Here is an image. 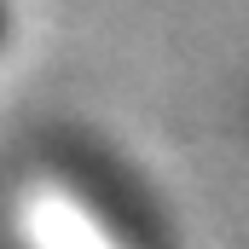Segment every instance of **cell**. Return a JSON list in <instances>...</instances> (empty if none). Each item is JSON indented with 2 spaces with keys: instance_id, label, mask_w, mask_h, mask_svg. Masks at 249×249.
I'll use <instances>...</instances> for the list:
<instances>
[{
  "instance_id": "obj_1",
  "label": "cell",
  "mask_w": 249,
  "mask_h": 249,
  "mask_svg": "<svg viewBox=\"0 0 249 249\" xmlns=\"http://www.w3.org/2000/svg\"><path fill=\"white\" fill-rule=\"evenodd\" d=\"M0 29H6V23H0Z\"/></svg>"
}]
</instances>
